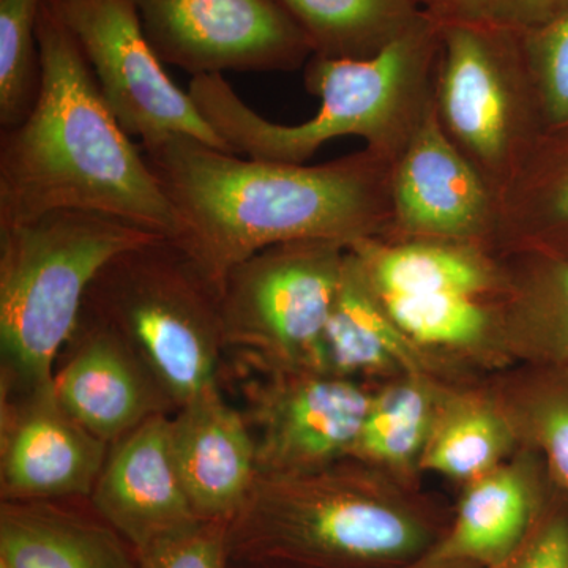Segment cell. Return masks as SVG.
Masks as SVG:
<instances>
[{"label":"cell","mask_w":568,"mask_h":568,"mask_svg":"<svg viewBox=\"0 0 568 568\" xmlns=\"http://www.w3.org/2000/svg\"><path fill=\"white\" fill-rule=\"evenodd\" d=\"M260 369L267 379L244 388L257 476L313 473L349 458L373 394L327 373Z\"/></svg>","instance_id":"obj_11"},{"label":"cell","mask_w":568,"mask_h":568,"mask_svg":"<svg viewBox=\"0 0 568 568\" xmlns=\"http://www.w3.org/2000/svg\"><path fill=\"white\" fill-rule=\"evenodd\" d=\"M439 47L440 22L425 13L373 58L313 54L305 65V88L321 106L297 125L257 114L223 74L193 77L189 93L237 155L305 164L325 142L357 136L366 148L396 162L435 100Z\"/></svg>","instance_id":"obj_3"},{"label":"cell","mask_w":568,"mask_h":568,"mask_svg":"<svg viewBox=\"0 0 568 568\" xmlns=\"http://www.w3.org/2000/svg\"><path fill=\"white\" fill-rule=\"evenodd\" d=\"M82 310L130 347L175 409L219 386L227 353L222 290L171 239L112 257Z\"/></svg>","instance_id":"obj_6"},{"label":"cell","mask_w":568,"mask_h":568,"mask_svg":"<svg viewBox=\"0 0 568 568\" xmlns=\"http://www.w3.org/2000/svg\"><path fill=\"white\" fill-rule=\"evenodd\" d=\"M544 508L529 465L497 466L467 484L454 521L432 551L496 566L525 540Z\"/></svg>","instance_id":"obj_19"},{"label":"cell","mask_w":568,"mask_h":568,"mask_svg":"<svg viewBox=\"0 0 568 568\" xmlns=\"http://www.w3.org/2000/svg\"><path fill=\"white\" fill-rule=\"evenodd\" d=\"M521 267L506 268L495 302L504 338L555 365H568V257L521 252Z\"/></svg>","instance_id":"obj_21"},{"label":"cell","mask_w":568,"mask_h":568,"mask_svg":"<svg viewBox=\"0 0 568 568\" xmlns=\"http://www.w3.org/2000/svg\"><path fill=\"white\" fill-rule=\"evenodd\" d=\"M0 499L91 496L110 444L62 409L55 394L2 399Z\"/></svg>","instance_id":"obj_13"},{"label":"cell","mask_w":568,"mask_h":568,"mask_svg":"<svg viewBox=\"0 0 568 568\" xmlns=\"http://www.w3.org/2000/svg\"><path fill=\"white\" fill-rule=\"evenodd\" d=\"M517 439L504 406L484 396L446 394L418 467L473 481L503 465Z\"/></svg>","instance_id":"obj_23"},{"label":"cell","mask_w":568,"mask_h":568,"mask_svg":"<svg viewBox=\"0 0 568 568\" xmlns=\"http://www.w3.org/2000/svg\"><path fill=\"white\" fill-rule=\"evenodd\" d=\"M226 519L197 521L138 552L141 568H231Z\"/></svg>","instance_id":"obj_29"},{"label":"cell","mask_w":568,"mask_h":568,"mask_svg":"<svg viewBox=\"0 0 568 568\" xmlns=\"http://www.w3.org/2000/svg\"><path fill=\"white\" fill-rule=\"evenodd\" d=\"M347 248L379 297L454 294L489 298L506 286V268L495 253L481 246L369 237Z\"/></svg>","instance_id":"obj_18"},{"label":"cell","mask_w":568,"mask_h":568,"mask_svg":"<svg viewBox=\"0 0 568 568\" xmlns=\"http://www.w3.org/2000/svg\"><path fill=\"white\" fill-rule=\"evenodd\" d=\"M497 196L448 138L435 100L392 173L386 241H443L495 252Z\"/></svg>","instance_id":"obj_12"},{"label":"cell","mask_w":568,"mask_h":568,"mask_svg":"<svg viewBox=\"0 0 568 568\" xmlns=\"http://www.w3.org/2000/svg\"><path fill=\"white\" fill-rule=\"evenodd\" d=\"M518 439L532 444L568 488V365H555L504 406Z\"/></svg>","instance_id":"obj_27"},{"label":"cell","mask_w":568,"mask_h":568,"mask_svg":"<svg viewBox=\"0 0 568 568\" xmlns=\"http://www.w3.org/2000/svg\"><path fill=\"white\" fill-rule=\"evenodd\" d=\"M231 568H290V567L265 566V564H239V562H231Z\"/></svg>","instance_id":"obj_34"},{"label":"cell","mask_w":568,"mask_h":568,"mask_svg":"<svg viewBox=\"0 0 568 568\" xmlns=\"http://www.w3.org/2000/svg\"><path fill=\"white\" fill-rule=\"evenodd\" d=\"M435 104L496 196L547 130L521 32L488 21L440 22Z\"/></svg>","instance_id":"obj_7"},{"label":"cell","mask_w":568,"mask_h":568,"mask_svg":"<svg viewBox=\"0 0 568 568\" xmlns=\"http://www.w3.org/2000/svg\"><path fill=\"white\" fill-rule=\"evenodd\" d=\"M41 6L43 0H0V130L20 125L39 99Z\"/></svg>","instance_id":"obj_26"},{"label":"cell","mask_w":568,"mask_h":568,"mask_svg":"<svg viewBox=\"0 0 568 568\" xmlns=\"http://www.w3.org/2000/svg\"><path fill=\"white\" fill-rule=\"evenodd\" d=\"M174 213L171 241L222 290L231 268L295 241L386 239L394 160L372 149L320 166L241 159L186 134L138 142Z\"/></svg>","instance_id":"obj_1"},{"label":"cell","mask_w":568,"mask_h":568,"mask_svg":"<svg viewBox=\"0 0 568 568\" xmlns=\"http://www.w3.org/2000/svg\"><path fill=\"white\" fill-rule=\"evenodd\" d=\"M153 237L91 211H54L0 230L2 399L54 394L59 355L112 257Z\"/></svg>","instance_id":"obj_5"},{"label":"cell","mask_w":568,"mask_h":568,"mask_svg":"<svg viewBox=\"0 0 568 568\" xmlns=\"http://www.w3.org/2000/svg\"><path fill=\"white\" fill-rule=\"evenodd\" d=\"M100 91L130 138L153 140L178 133L234 153L182 91L142 31L129 0H58Z\"/></svg>","instance_id":"obj_9"},{"label":"cell","mask_w":568,"mask_h":568,"mask_svg":"<svg viewBox=\"0 0 568 568\" xmlns=\"http://www.w3.org/2000/svg\"><path fill=\"white\" fill-rule=\"evenodd\" d=\"M444 396L425 375H407L373 394L349 459L373 469L418 466Z\"/></svg>","instance_id":"obj_24"},{"label":"cell","mask_w":568,"mask_h":568,"mask_svg":"<svg viewBox=\"0 0 568 568\" xmlns=\"http://www.w3.org/2000/svg\"><path fill=\"white\" fill-rule=\"evenodd\" d=\"M0 566L141 568L136 549L89 497L0 503Z\"/></svg>","instance_id":"obj_17"},{"label":"cell","mask_w":568,"mask_h":568,"mask_svg":"<svg viewBox=\"0 0 568 568\" xmlns=\"http://www.w3.org/2000/svg\"><path fill=\"white\" fill-rule=\"evenodd\" d=\"M347 245L295 241L231 268L222 284L227 353L257 368L323 369V336L342 282Z\"/></svg>","instance_id":"obj_8"},{"label":"cell","mask_w":568,"mask_h":568,"mask_svg":"<svg viewBox=\"0 0 568 568\" xmlns=\"http://www.w3.org/2000/svg\"><path fill=\"white\" fill-rule=\"evenodd\" d=\"M160 61L197 74L294 71L312 47L276 0H129Z\"/></svg>","instance_id":"obj_10"},{"label":"cell","mask_w":568,"mask_h":568,"mask_svg":"<svg viewBox=\"0 0 568 568\" xmlns=\"http://www.w3.org/2000/svg\"><path fill=\"white\" fill-rule=\"evenodd\" d=\"M488 568H568V515L544 508L525 540Z\"/></svg>","instance_id":"obj_30"},{"label":"cell","mask_w":568,"mask_h":568,"mask_svg":"<svg viewBox=\"0 0 568 568\" xmlns=\"http://www.w3.org/2000/svg\"><path fill=\"white\" fill-rule=\"evenodd\" d=\"M170 447L194 515L230 521L256 481V444L244 413L224 399L220 384L171 416Z\"/></svg>","instance_id":"obj_16"},{"label":"cell","mask_w":568,"mask_h":568,"mask_svg":"<svg viewBox=\"0 0 568 568\" xmlns=\"http://www.w3.org/2000/svg\"><path fill=\"white\" fill-rule=\"evenodd\" d=\"M425 13L440 22L481 21L488 0H416Z\"/></svg>","instance_id":"obj_32"},{"label":"cell","mask_w":568,"mask_h":568,"mask_svg":"<svg viewBox=\"0 0 568 568\" xmlns=\"http://www.w3.org/2000/svg\"><path fill=\"white\" fill-rule=\"evenodd\" d=\"M313 54L368 59L409 31L425 11L416 0H276Z\"/></svg>","instance_id":"obj_22"},{"label":"cell","mask_w":568,"mask_h":568,"mask_svg":"<svg viewBox=\"0 0 568 568\" xmlns=\"http://www.w3.org/2000/svg\"><path fill=\"white\" fill-rule=\"evenodd\" d=\"M568 10V0H488L484 20L500 28L528 32Z\"/></svg>","instance_id":"obj_31"},{"label":"cell","mask_w":568,"mask_h":568,"mask_svg":"<svg viewBox=\"0 0 568 568\" xmlns=\"http://www.w3.org/2000/svg\"><path fill=\"white\" fill-rule=\"evenodd\" d=\"M62 353L55 399L103 443H114L149 417L178 410L130 347L84 310Z\"/></svg>","instance_id":"obj_14"},{"label":"cell","mask_w":568,"mask_h":568,"mask_svg":"<svg viewBox=\"0 0 568 568\" xmlns=\"http://www.w3.org/2000/svg\"><path fill=\"white\" fill-rule=\"evenodd\" d=\"M388 568H484L478 564L469 562V560L443 558L437 556L429 549L420 558L409 560V562L402 564V566L388 567Z\"/></svg>","instance_id":"obj_33"},{"label":"cell","mask_w":568,"mask_h":568,"mask_svg":"<svg viewBox=\"0 0 568 568\" xmlns=\"http://www.w3.org/2000/svg\"><path fill=\"white\" fill-rule=\"evenodd\" d=\"M156 414L110 444L89 500L138 552L201 521L183 491L170 418Z\"/></svg>","instance_id":"obj_15"},{"label":"cell","mask_w":568,"mask_h":568,"mask_svg":"<svg viewBox=\"0 0 568 568\" xmlns=\"http://www.w3.org/2000/svg\"><path fill=\"white\" fill-rule=\"evenodd\" d=\"M0 568H6V567L0 566Z\"/></svg>","instance_id":"obj_35"},{"label":"cell","mask_w":568,"mask_h":568,"mask_svg":"<svg viewBox=\"0 0 568 568\" xmlns=\"http://www.w3.org/2000/svg\"><path fill=\"white\" fill-rule=\"evenodd\" d=\"M422 353L388 317L347 248L323 336L324 373L347 379L386 372L425 375Z\"/></svg>","instance_id":"obj_20"},{"label":"cell","mask_w":568,"mask_h":568,"mask_svg":"<svg viewBox=\"0 0 568 568\" xmlns=\"http://www.w3.org/2000/svg\"><path fill=\"white\" fill-rule=\"evenodd\" d=\"M37 32L39 99L20 125L0 130V230L54 211H91L173 237L171 205L104 102L58 0H43Z\"/></svg>","instance_id":"obj_2"},{"label":"cell","mask_w":568,"mask_h":568,"mask_svg":"<svg viewBox=\"0 0 568 568\" xmlns=\"http://www.w3.org/2000/svg\"><path fill=\"white\" fill-rule=\"evenodd\" d=\"M443 532L354 459L294 476H257L227 523L231 562L388 568L424 556Z\"/></svg>","instance_id":"obj_4"},{"label":"cell","mask_w":568,"mask_h":568,"mask_svg":"<svg viewBox=\"0 0 568 568\" xmlns=\"http://www.w3.org/2000/svg\"><path fill=\"white\" fill-rule=\"evenodd\" d=\"M396 327L414 343L440 349H477L504 339L495 298L467 295H376Z\"/></svg>","instance_id":"obj_25"},{"label":"cell","mask_w":568,"mask_h":568,"mask_svg":"<svg viewBox=\"0 0 568 568\" xmlns=\"http://www.w3.org/2000/svg\"><path fill=\"white\" fill-rule=\"evenodd\" d=\"M523 52L547 130L568 123V10L521 32Z\"/></svg>","instance_id":"obj_28"}]
</instances>
